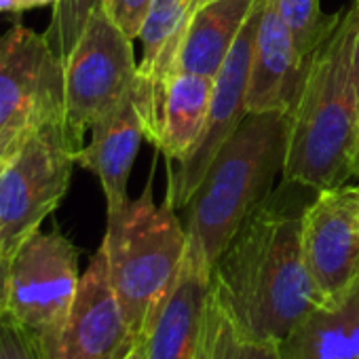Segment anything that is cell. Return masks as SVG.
I'll use <instances>...</instances> for the list:
<instances>
[{
	"instance_id": "cell-16",
	"label": "cell",
	"mask_w": 359,
	"mask_h": 359,
	"mask_svg": "<svg viewBox=\"0 0 359 359\" xmlns=\"http://www.w3.org/2000/svg\"><path fill=\"white\" fill-rule=\"evenodd\" d=\"M258 0H210L199 7L180 43L175 72L216 76Z\"/></svg>"
},
{
	"instance_id": "cell-21",
	"label": "cell",
	"mask_w": 359,
	"mask_h": 359,
	"mask_svg": "<svg viewBox=\"0 0 359 359\" xmlns=\"http://www.w3.org/2000/svg\"><path fill=\"white\" fill-rule=\"evenodd\" d=\"M0 359H45L39 334L9 311L0 319Z\"/></svg>"
},
{
	"instance_id": "cell-24",
	"label": "cell",
	"mask_w": 359,
	"mask_h": 359,
	"mask_svg": "<svg viewBox=\"0 0 359 359\" xmlns=\"http://www.w3.org/2000/svg\"><path fill=\"white\" fill-rule=\"evenodd\" d=\"M57 0H20V13L30 11V9H41V7H55Z\"/></svg>"
},
{
	"instance_id": "cell-22",
	"label": "cell",
	"mask_w": 359,
	"mask_h": 359,
	"mask_svg": "<svg viewBox=\"0 0 359 359\" xmlns=\"http://www.w3.org/2000/svg\"><path fill=\"white\" fill-rule=\"evenodd\" d=\"M152 0H102L108 18L133 41L140 36Z\"/></svg>"
},
{
	"instance_id": "cell-13",
	"label": "cell",
	"mask_w": 359,
	"mask_h": 359,
	"mask_svg": "<svg viewBox=\"0 0 359 359\" xmlns=\"http://www.w3.org/2000/svg\"><path fill=\"white\" fill-rule=\"evenodd\" d=\"M210 292L212 266L189 243L182 269L144 338L146 359H195Z\"/></svg>"
},
{
	"instance_id": "cell-26",
	"label": "cell",
	"mask_w": 359,
	"mask_h": 359,
	"mask_svg": "<svg viewBox=\"0 0 359 359\" xmlns=\"http://www.w3.org/2000/svg\"><path fill=\"white\" fill-rule=\"evenodd\" d=\"M123 359H146V344H144V340H135V344L131 346V351Z\"/></svg>"
},
{
	"instance_id": "cell-9",
	"label": "cell",
	"mask_w": 359,
	"mask_h": 359,
	"mask_svg": "<svg viewBox=\"0 0 359 359\" xmlns=\"http://www.w3.org/2000/svg\"><path fill=\"white\" fill-rule=\"evenodd\" d=\"M302 258L319 306H336L359 281V184L313 195L302 214Z\"/></svg>"
},
{
	"instance_id": "cell-19",
	"label": "cell",
	"mask_w": 359,
	"mask_h": 359,
	"mask_svg": "<svg viewBox=\"0 0 359 359\" xmlns=\"http://www.w3.org/2000/svg\"><path fill=\"white\" fill-rule=\"evenodd\" d=\"M275 7L285 26L290 28L298 45V51L309 62L321 39L330 30L336 13L323 18L319 9V0H275Z\"/></svg>"
},
{
	"instance_id": "cell-27",
	"label": "cell",
	"mask_w": 359,
	"mask_h": 359,
	"mask_svg": "<svg viewBox=\"0 0 359 359\" xmlns=\"http://www.w3.org/2000/svg\"><path fill=\"white\" fill-rule=\"evenodd\" d=\"M0 13H20V0H0Z\"/></svg>"
},
{
	"instance_id": "cell-15",
	"label": "cell",
	"mask_w": 359,
	"mask_h": 359,
	"mask_svg": "<svg viewBox=\"0 0 359 359\" xmlns=\"http://www.w3.org/2000/svg\"><path fill=\"white\" fill-rule=\"evenodd\" d=\"M214 76L173 72L165 83L146 131L167 165L184 158L199 142L212 106Z\"/></svg>"
},
{
	"instance_id": "cell-12",
	"label": "cell",
	"mask_w": 359,
	"mask_h": 359,
	"mask_svg": "<svg viewBox=\"0 0 359 359\" xmlns=\"http://www.w3.org/2000/svg\"><path fill=\"white\" fill-rule=\"evenodd\" d=\"M306 68L309 62L298 51L275 0H264L252 49L248 110L292 114L302 93Z\"/></svg>"
},
{
	"instance_id": "cell-8",
	"label": "cell",
	"mask_w": 359,
	"mask_h": 359,
	"mask_svg": "<svg viewBox=\"0 0 359 359\" xmlns=\"http://www.w3.org/2000/svg\"><path fill=\"white\" fill-rule=\"evenodd\" d=\"M79 250L60 231H34L9 256V313L47 346L79 290Z\"/></svg>"
},
{
	"instance_id": "cell-7",
	"label": "cell",
	"mask_w": 359,
	"mask_h": 359,
	"mask_svg": "<svg viewBox=\"0 0 359 359\" xmlns=\"http://www.w3.org/2000/svg\"><path fill=\"white\" fill-rule=\"evenodd\" d=\"M137 79L133 41L95 7L64 62V118L83 144L85 133L114 110Z\"/></svg>"
},
{
	"instance_id": "cell-20",
	"label": "cell",
	"mask_w": 359,
	"mask_h": 359,
	"mask_svg": "<svg viewBox=\"0 0 359 359\" xmlns=\"http://www.w3.org/2000/svg\"><path fill=\"white\" fill-rule=\"evenodd\" d=\"M100 5L102 0H57L55 3L51 26L45 36L49 39L53 51L60 55L62 62H66L79 36L83 34L91 13Z\"/></svg>"
},
{
	"instance_id": "cell-17",
	"label": "cell",
	"mask_w": 359,
	"mask_h": 359,
	"mask_svg": "<svg viewBox=\"0 0 359 359\" xmlns=\"http://www.w3.org/2000/svg\"><path fill=\"white\" fill-rule=\"evenodd\" d=\"M283 359H359V281L336 306H317L281 340Z\"/></svg>"
},
{
	"instance_id": "cell-28",
	"label": "cell",
	"mask_w": 359,
	"mask_h": 359,
	"mask_svg": "<svg viewBox=\"0 0 359 359\" xmlns=\"http://www.w3.org/2000/svg\"><path fill=\"white\" fill-rule=\"evenodd\" d=\"M357 3V9H359V0ZM355 68H357V79H359V20H357V34H355Z\"/></svg>"
},
{
	"instance_id": "cell-29",
	"label": "cell",
	"mask_w": 359,
	"mask_h": 359,
	"mask_svg": "<svg viewBox=\"0 0 359 359\" xmlns=\"http://www.w3.org/2000/svg\"><path fill=\"white\" fill-rule=\"evenodd\" d=\"M205 3H210V0H193V3H191V15H193L199 7H203Z\"/></svg>"
},
{
	"instance_id": "cell-11",
	"label": "cell",
	"mask_w": 359,
	"mask_h": 359,
	"mask_svg": "<svg viewBox=\"0 0 359 359\" xmlns=\"http://www.w3.org/2000/svg\"><path fill=\"white\" fill-rule=\"evenodd\" d=\"M135 338L127 325L100 250L81 275L79 290L60 334L43 346L45 359H123Z\"/></svg>"
},
{
	"instance_id": "cell-6",
	"label": "cell",
	"mask_w": 359,
	"mask_h": 359,
	"mask_svg": "<svg viewBox=\"0 0 359 359\" xmlns=\"http://www.w3.org/2000/svg\"><path fill=\"white\" fill-rule=\"evenodd\" d=\"M62 118L64 62L45 34L15 24L0 36V167L36 129Z\"/></svg>"
},
{
	"instance_id": "cell-2",
	"label": "cell",
	"mask_w": 359,
	"mask_h": 359,
	"mask_svg": "<svg viewBox=\"0 0 359 359\" xmlns=\"http://www.w3.org/2000/svg\"><path fill=\"white\" fill-rule=\"evenodd\" d=\"M359 9L336 13L313 51L300 100L290 116L283 180L313 191L348 184L351 156L359 129V79L355 34Z\"/></svg>"
},
{
	"instance_id": "cell-1",
	"label": "cell",
	"mask_w": 359,
	"mask_h": 359,
	"mask_svg": "<svg viewBox=\"0 0 359 359\" xmlns=\"http://www.w3.org/2000/svg\"><path fill=\"white\" fill-rule=\"evenodd\" d=\"M311 191L283 180L212 269V292L256 338L281 342L319 306L302 258V214Z\"/></svg>"
},
{
	"instance_id": "cell-25",
	"label": "cell",
	"mask_w": 359,
	"mask_h": 359,
	"mask_svg": "<svg viewBox=\"0 0 359 359\" xmlns=\"http://www.w3.org/2000/svg\"><path fill=\"white\" fill-rule=\"evenodd\" d=\"M351 175L359 184V129H357V140H355V148H353V156H351Z\"/></svg>"
},
{
	"instance_id": "cell-4",
	"label": "cell",
	"mask_w": 359,
	"mask_h": 359,
	"mask_svg": "<svg viewBox=\"0 0 359 359\" xmlns=\"http://www.w3.org/2000/svg\"><path fill=\"white\" fill-rule=\"evenodd\" d=\"M189 235L175 210L156 205L152 182L137 199L108 212L102 248L127 325L144 340L187 256Z\"/></svg>"
},
{
	"instance_id": "cell-18",
	"label": "cell",
	"mask_w": 359,
	"mask_h": 359,
	"mask_svg": "<svg viewBox=\"0 0 359 359\" xmlns=\"http://www.w3.org/2000/svg\"><path fill=\"white\" fill-rule=\"evenodd\" d=\"M195 359H283L281 342L248 334L210 292Z\"/></svg>"
},
{
	"instance_id": "cell-14",
	"label": "cell",
	"mask_w": 359,
	"mask_h": 359,
	"mask_svg": "<svg viewBox=\"0 0 359 359\" xmlns=\"http://www.w3.org/2000/svg\"><path fill=\"white\" fill-rule=\"evenodd\" d=\"M142 140H146V127L131 87L123 102L91 127L89 144L76 152V165L97 175L108 212L129 201L127 184Z\"/></svg>"
},
{
	"instance_id": "cell-5",
	"label": "cell",
	"mask_w": 359,
	"mask_h": 359,
	"mask_svg": "<svg viewBox=\"0 0 359 359\" xmlns=\"http://www.w3.org/2000/svg\"><path fill=\"white\" fill-rule=\"evenodd\" d=\"M81 148L62 118L36 129L0 167V256H11L62 203Z\"/></svg>"
},
{
	"instance_id": "cell-23",
	"label": "cell",
	"mask_w": 359,
	"mask_h": 359,
	"mask_svg": "<svg viewBox=\"0 0 359 359\" xmlns=\"http://www.w3.org/2000/svg\"><path fill=\"white\" fill-rule=\"evenodd\" d=\"M9 311V256H0V319Z\"/></svg>"
},
{
	"instance_id": "cell-10",
	"label": "cell",
	"mask_w": 359,
	"mask_h": 359,
	"mask_svg": "<svg viewBox=\"0 0 359 359\" xmlns=\"http://www.w3.org/2000/svg\"><path fill=\"white\" fill-rule=\"evenodd\" d=\"M262 5L264 0H258L256 9L252 11L243 30L239 32L224 64L214 76L210 116L197 146L184 158L167 165L165 203L171 205L175 212L189 205L191 197L203 182V177L218 150L241 125V121L250 114L248 89H250V74H252V49H254V36H256Z\"/></svg>"
},
{
	"instance_id": "cell-3",
	"label": "cell",
	"mask_w": 359,
	"mask_h": 359,
	"mask_svg": "<svg viewBox=\"0 0 359 359\" xmlns=\"http://www.w3.org/2000/svg\"><path fill=\"white\" fill-rule=\"evenodd\" d=\"M287 112H250L214 156L187 210L189 243L214 269L243 222L269 199L285 165Z\"/></svg>"
}]
</instances>
